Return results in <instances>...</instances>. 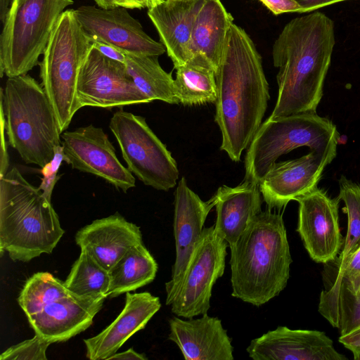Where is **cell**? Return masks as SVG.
Returning <instances> with one entry per match:
<instances>
[{"instance_id":"obj_42","label":"cell","mask_w":360,"mask_h":360,"mask_svg":"<svg viewBox=\"0 0 360 360\" xmlns=\"http://www.w3.org/2000/svg\"><path fill=\"white\" fill-rule=\"evenodd\" d=\"M13 1L14 0H0V20L2 24L6 20Z\"/></svg>"},{"instance_id":"obj_25","label":"cell","mask_w":360,"mask_h":360,"mask_svg":"<svg viewBox=\"0 0 360 360\" xmlns=\"http://www.w3.org/2000/svg\"><path fill=\"white\" fill-rule=\"evenodd\" d=\"M158 264L143 244L129 248L109 270L108 297H117L151 283L155 278Z\"/></svg>"},{"instance_id":"obj_21","label":"cell","mask_w":360,"mask_h":360,"mask_svg":"<svg viewBox=\"0 0 360 360\" xmlns=\"http://www.w3.org/2000/svg\"><path fill=\"white\" fill-rule=\"evenodd\" d=\"M75 242L109 271L129 248L142 243V234L138 226L115 213L79 229Z\"/></svg>"},{"instance_id":"obj_29","label":"cell","mask_w":360,"mask_h":360,"mask_svg":"<svg viewBox=\"0 0 360 360\" xmlns=\"http://www.w3.org/2000/svg\"><path fill=\"white\" fill-rule=\"evenodd\" d=\"M68 290L79 296L108 297L109 271L100 264L86 250H81L64 281Z\"/></svg>"},{"instance_id":"obj_20","label":"cell","mask_w":360,"mask_h":360,"mask_svg":"<svg viewBox=\"0 0 360 360\" xmlns=\"http://www.w3.org/2000/svg\"><path fill=\"white\" fill-rule=\"evenodd\" d=\"M160 307L159 297L148 292H126L124 307L117 317L98 335L84 340L86 356L90 360L108 359L143 329Z\"/></svg>"},{"instance_id":"obj_24","label":"cell","mask_w":360,"mask_h":360,"mask_svg":"<svg viewBox=\"0 0 360 360\" xmlns=\"http://www.w3.org/2000/svg\"><path fill=\"white\" fill-rule=\"evenodd\" d=\"M212 198L217 213L214 231L231 248L255 217L262 212L259 184L244 180L235 187L224 185Z\"/></svg>"},{"instance_id":"obj_3","label":"cell","mask_w":360,"mask_h":360,"mask_svg":"<svg viewBox=\"0 0 360 360\" xmlns=\"http://www.w3.org/2000/svg\"><path fill=\"white\" fill-rule=\"evenodd\" d=\"M230 250L233 297L259 307L286 287L292 260L281 214L262 211Z\"/></svg>"},{"instance_id":"obj_14","label":"cell","mask_w":360,"mask_h":360,"mask_svg":"<svg viewBox=\"0 0 360 360\" xmlns=\"http://www.w3.org/2000/svg\"><path fill=\"white\" fill-rule=\"evenodd\" d=\"M295 200L299 204L297 231L310 257L318 263L334 260L343 244L338 214L340 200L331 198L316 187Z\"/></svg>"},{"instance_id":"obj_36","label":"cell","mask_w":360,"mask_h":360,"mask_svg":"<svg viewBox=\"0 0 360 360\" xmlns=\"http://www.w3.org/2000/svg\"><path fill=\"white\" fill-rule=\"evenodd\" d=\"M339 342L351 351L356 360H360V324L347 333L340 335Z\"/></svg>"},{"instance_id":"obj_37","label":"cell","mask_w":360,"mask_h":360,"mask_svg":"<svg viewBox=\"0 0 360 360\" xmlns=\"http://www.w3.org/2000/svg\"><path fill=\"white\" fill-rule=\"evenodd\" d=\"M1 158H0V176L5 175L8 171L9 159L6 142L5 117L1 108Z\"/></svg>"},{"instance_id":"obj_31","label":"cell","mask_w":360,"mask_h":360,"mask_svg":"<svg viewBox=\"0 0 360 360\" xmlns=\"http://www.w3.org/2000/svg\"><path fill=\"white\" fill-rule=\"evenodd\" d=\"M338 183V197L345 205L343 210L347 215V229L335 281L340 278L350 256L360 248V184L345 176H341Z\"/></svg>"},{"instance_id":"obj_35","label":"cell","mask_w":360,"mask_h":360,"mask_svg":"<svg viewBox=\"0 0 360 360\" xmlns=\"http://www.w3.org/2000/svg\"><path fill=\"white\" fill-rule=\"evenodd\" d=\"M274 15L285 13H302L294 0H258Z\"/></svg>"},{"instance_id":"obj_11","label":"cell","mask_w":360,"mask_h":360,"mask_svg":"<svg viewBox=\"0 0 360 360\" xmlns=\"http://www.w3.org/2000/svg\"><path fill=\"white\" fill-rule=\"evenodd\" d=\"M77 98L79 109L151 102L136 86L124 63L106 57L94 47L79 71Z\"/></svg>"},{"instance_id":"obj_19","label":"cell","mask_w":360,"mask_h":360,"mask_svg":"<svg viewBox=\"0 0 360 360\" xmlns=\"http://www.w3.org/2000/svg\"><path fill=\"white\" fill-rule=\"evenodd\" d=\"M168 340L179 348L186 360H233V347L221 321L205 314L187 320L169 321Z\"/></svg>"},{"instance_id":"obj_1","label":"cell","mask_w":360,"mask_h":360,"mask_svg":"<svg viewBox=\"0 0 360 360\" xmlns=\"http://www.w3.org/2000/svg\"><path fill=\"white\" fill-rule=\"evenodd\" d=\"M215 79L220 148L238 162L262 124L270 96L262 57L247 32L234 23Z\"/></svg>"},{"instance_id":"obj_23","label":"cell","mask_w":360,"mask_h":360,"mask_svg":"<svg viewBox=\"0 0 360 360\" xmlns=\"http://www.w3.org/2000/svg\"><path fill=\"white\" fill-rule=\"evenodd\" d=\"M201 1L162 0L148 8V15L174 68L190 61L193 19Z\"/></svg>"},{"instance_id":"obj_26","label":"cell","mask_w":360,"mask_h":360,"mask_svg":"<svg viewBox=\"0 0 360 360\" xmlns=\"http://www.w3.org/2000/svg\"><path fill=\"white\" fill-rule=\"evenodd\" d=\"M124 64L136 86L150 101L180 103L176 94L174 79L160 66L158 56L125 52Z\"/></svg>"},{"instance_id":"obj_28","label":"cell","mask_w":360,"mask_h":360,"mask_svg":"<svg viewBox=\"0 0 360 360\" xmlns=\"http://www.w3.org/2000/svg\"><path fill=\"white\" fill-rule=\"evenodd\" d=\"M175 69V91L180 103L196 105L215 103L217 84L214 70L191 64Z\"/></svg>"},{"instance_id":"obj_41","label":"cell","mask_w":360,"mask_h":360,"mask_svg":"<svg viewBox=\"0 0 360 360\" xmlns=\"http://www.w3.org/2000/svg\"><path fill=\"white\" fill-rule=\"evenodd\" d=\"M96 5L104 8H109L115 6H123L132 9L128 0H94Z\"/></svg>"},{"instance_id":"obj_45","label":"cell","mask_w":360,"mask_h":360,"mask_svg":"<svg viewBox=\"0 0 360 360\" xmlns=\"http://www.w3.org/2000/svg\"><path fill=\"white\" fill-rule=\"evenodd\" d=\"M176 1H189V0H176Z\"/></svg>"},{"instance_id":"obj_15","label":"cell","mask_w":360,"mask_h":360,"mask_svg":"<svg viewBox=\"0 0 360 360\" xmlns=\"http://www.w3.org/2000/svg\"><path fill=\"white\" fill-rule=\"evenodd\" d=\"M214 207L212 198L203 201L188 187L185 177L179 180L174 193L176 257L171 279L165 283L167 305H170L174 297L193 252L201 237L207 217Z\"/></svg>"},{"instance_id":"obj_40","label":"cell","mask_w":360,"mask_h":360,"mask_svg":"<svg viewBox=\"0 0 360 360\" xmlns=\"http://www.w3.org/2000/svg\"><path fill=\"white\" fill-rule=\"evenodd\" d=\"M108 359H132V360H147L148 358L144 354L136 352L134 349L130 348L124 352L115 353L109 357Z\"/></svg>"},{"instance_id":"obj_4","label":"cell","mask_w":360,"mask_h":360,"mask_svg":"<svg viewBox=\"0 0 360 360\" xmlns=\"http://www.w3.org/2000/svg\"><path fill=\"white\" fill-rule=\"evenodd\" d=\"M65 231L51 201L13 167L0 176V249L14 262L51 254Z\"/></svg>"},{"instance_id":"obj_34","label":"cell","mask_w":360,"mask_h":360,"mask_svg":"<svg viewBox=\"0 0 360 360\" xmlns=\"http://www.w3.org/2000/svg\"><path fill=\"white\" fill-rule=\"evenodd\" d=\"M342 281L350 293L360 301V248L349 258L339 280Z\"/></svg>"},{"instance_id":"obj_12","label":"cell","mask_w":360,"mask_h":360,"mask_svg":"<svg viewBox=\"0 0 360 360\" xmlns=\"http://www.w3.org/2000/svg\"><path fill=\"white\" fill-rule=\"evenodd\" d=\"M63 160L75 169L92 174L127 192L135 178L118 160L108 135L92 124L61 134Z\"/></svg>"},{"instance_id":"obj_5","label":"cell","mask_w":360,"mask_h":360,"mask_svg":"<svg viewBox=\"0 0 360 360\" xmlns=\"http://www.w3.org/2000/svg\"><path fill=\"white\" fill-rule=\"evenodd\" d=\"M8 143L27 164L42 168L62 144L51 103L41 84L26 74L8 77L1 89Z\"/></svg>"},{"instance_id":"obj_38","label":"cell","mask_w":360,"mask_h":360,"mask_svg":"<svg viewBox=\"0 0 360 360\" xmlns=\"http://www.w3.org/2000/svg\"><path fill=\"white\" fill-rule=\"evenodd\" d=\"M93 47L111 59L124 63L125 52L118 48L98 40H93Z\"/></svg>"},{"instance_id":"obj_6","label":"cell","mask_w":360,"mask_h":360,"mask_svg":"<svg viewBox=\"0 0 360 360\" xmlns=\"http://www.w3.org/2000/svg\"><path fill=\"white\" fill-rule=\"evenodd\" d=\"M339 139L334 123L316 113L269 117L261 124L248 147L244 180L259 184L280 156L302 146L333 161Z\"/></svg>"},{"instance_id":"obj_43","label":"cell","mask_w":360,"mask_h":360,"mask_svg":"<svg viewBox=\"0 0 360 360\" xmlns=\"http://www.w3.org/2000/svg\"><path fill=\"white\" fill-rule=\"evenodd\" d=\"M131 6V8L141 9L148 8L147 0H128Z\"/></svg>"},{"instance_id":"obj_32","label":"cell","mask_w":360,"mask_h":360,"mask_svg":"<svg viewBox=\"0 0 360 360\" xmlns=\"http://www.w3.org/2000/svg\"><path fill=\"white\" fill-rule=\"evenodd\" d=\"M50 342L35 334L34 337L14 345L0 356L1 360H46Z\"/></svg>"},{"instance_id":"obj_22","label":"cell","mask_w":360,"mask_h":360,"mask_svg":"<svg viewBox=\"0 0 360 360\" xmlns=\"http://www.w3.org/2000/svg\"><path fill=\"white\" fill-rule=\"evenodd\" d=\"M233 18L220 0H202L194 16L188 64L217 71Z\"/></svg>"},{"instance_id":"obj_10","label":"cell","mask_w":360,"mask_h":360,"mask_svg":"<svg viewBox=\"0 0 360 360\" xmlns=\"http://www.w3.org/2000/svg\"><path fill=\"white\" fill-rule=\"evenodd\" d=\"M228 247L214 226L203 229L170 304L174 314L190 319L207 314L212 288L224 273Z\"/></svg>"},{"instance_id":"obj_33","label":"cell","mask_w":360,"mask_h":360,"mask_svg":"<svg viewBox=\"0 0 360 360\" xmlns=\"http://www.w3.org/2000/svg\"><path fill=\"white\" fill-rule=\"evenodd\" d=\"M63 158L64 153L62 144L58 145L54 148V156L53 159L45 165L41 170L43 178L41 179L39 188L49 201H51L53 190L60 177V176H58V172L62 162L64 161Z\"/></svg>"},{"instance_id":"obj_39","label":"cell","mask_w":360,"mask_h":360,"mask_svg":"<svg viewBox=\"0 0 360 360\" xmlns=\"http://www.w3.org/2000/svg\"><path fill=\"white\" fill-rule=\"evenodd\" d=\"M302 8V13L317 10L340 1L347 0H294Z\"/></svg>"},{"instance_id":"obj_2","label":"cell","mask_w":360,"mask_h":360,"mask_svg":"<svg viewBox=\"0 0 360 360\" xmlns=\"http://www.w3.org/2000/svg\"><path fill=\"white\" fill-rule=\"evenodd\" d=\"M335 42L334 23L323 13L297 17L285 25L272 49L278 91L270 117L316 113Z\"/></svg>"},{"instance_id":"obj_27","label":"cell","mask_w":360,"mask_h":360,"mask_svg":"<svg viewBox=\"0 0 360 360\" xmlns=\"http://www.w3.org/2000/svg\"><path fill=\"white\" fill-rule=\"evenodd\" d=\"M319 312L340 335L349 333L360 324V301L340 281L334 282L320 295Z\"/></svg>"},{"instance_id":"obj_16","label":"cell","mask_w":360,"mask_h":360,"mask_svg":"<svg viewBox=\"0 0 360 360\" xmlns=\"http://www.w3.org/2000/svg\"><path fill=\"white\" fill-rule=\"evenodd\" d=\"M254 360H345L324 332L278 326L251 340L246 349Z\"/></svg>"},{"instance_id":"obj_17","label":"cell","mask_w":360,"mask_h":360,"mask_svg":"<svg viewBox=\"0 0 360 360\" xmlns=\"http://www.w3.org/2000/svg\"><path fill=\"white\" fill-rule=\"evenodd\" d=\"M331 162L313 150L297 159L274 162L259 182L269 209L280 210L316 188L324 168Z\"/></svg>"},{"instance_id":"obj_9","label":"cell","mask_w":360,"mask_h":360,"mask_svg":"<svg viewBox=\"0 0 360 360\" xmlns=\"http://www.w3.org/2000/svg\"><path fill=\"white\" fill-rule=\"evenodd\" d=\"M109 127L132 174L157 190L167 191L176 185V162L143 117L120 110L113 114Z\"/></svg>"},{"instance_id":"obj_18","label":"cell","mask_w":360,"mask_h":360,"mask_svg":"<svg viewBox=\"0 0 360 360\" xmlns=\"http://www.w3.org/2000/svg\"><path fill=\"white\" fill-rule=\"evenodd\" d=\"M105 299L71 292L27 316V320L35 334L51 344L65 342L92 324Z\"/></svg>"},{"instance_id":"obj_30","label":"cell","mask_w":360,"mask_h":360,"mask_svg":"<svg viewBox=\"0 0 360 360\" xmlns=\"http://www.w3.org/2000/svg\"><path fill=\"white\" fill-rule=\"evenodd\" d=\"M71 293L64 282L48 272H37L25 282L18 302L27 317Z\"/></svg>"},{"instance_id":"obj_8","label":"cell","mask_w":360,"mask_h":360,"mask_svg":"<svg viewBox=\"0 0 360 360\" xmlns=\"http://www.w3.org/2000/svg\"><path fill=\"white\" fill-rule=\"evenodd\" d=\"M73 0H14L0 36V75L27 74L39 64L52 32Z\"/></svg>"},{"instance_id":"obj_44","label":"cell","mask_w":360,"mask_h":360,"mask_svg":"<svg viewBox=\"0 0 360 360\" xmlns=\"http://www.w3.org/2000/svg\"><path fill=\"white\" fill-rule=\"evenodd\" d=\"M162 0H147L148 2V8L153 6L154 5L160 3Z\"/></svg>"},{"instance_id":"obj_13","label":"cell","mask_w":360,"mask_h":360,"mask_svg":"<svg viewBox=\"0 0 360 360\" xmlns=\"http://www.w3.org/2000/svg\"><path fill=\"white\" fill-rule=\"evenodd\" d=\"M123 6L104 8L82 6L74 9L84 31L93 40L114 46L129 53L162 55L164 45L147 34L141 24Z\"/></svg>"},{"instance_id":"obj_7","label":"cell","mask_w":360,"mask_h":360,"mask_svg":"<svg viewBox=\"0 0 360 360\" xmlns=\"http://www.w3.org/2000/svg\"><path fill=\"white\" fill-rule=\"evenodd\" d=\"M93 48L74 9L60 15L39 65L43 86L53 108L60 134L69 127L79 109L77 84L80 69Z\"/></svg>"}]
</instances>
